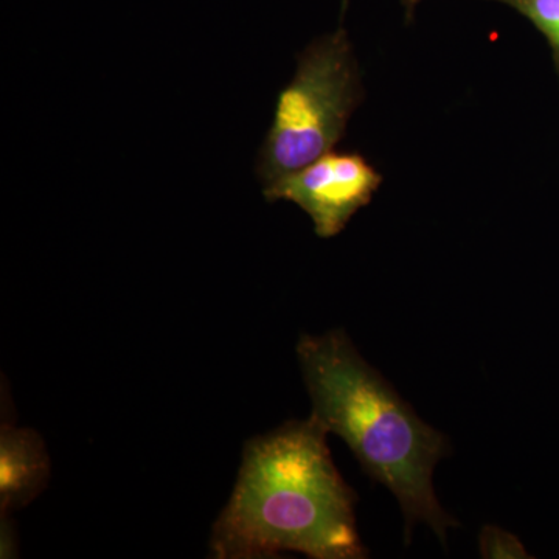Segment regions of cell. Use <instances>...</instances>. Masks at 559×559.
Segmentation results:
<instances>
[{
	"label": "cell",
	"instance_id": "1",
	"mask_svg": "<svg viewBox=\"0 0 559 559\" xmlns=\"http://www.w3.org/2000/svg\"><path fill=\"white\" fill-rule=\"evenodd\" d=\"M326 433L310 417L248 441L229 503L213 525V557H369L356 525L358 496L334 465Z\"/></svg>",
	"mask_w": 559,
	"mask_h": 559
},
{
	"label": "cell",
	"instance_id": "2",
	"mask_svg": "<svg viewBox=\"0 0 559 559\" xmlns=\"http://www.w3.org/2000/svg\"><path fill=\"white\" fill-rule=\"evenodd\" d=\"M297 358L312 403L311 417L347 443L371 480L395 496L406 520L425 522L441 543L459 522L433 489V469L450 455L447 436L415 414L407 401L359 355L347 333L304 334Z\"/></svg>",
	"mask_w": 559,
	"mask_h": 559
},
{
	"label": "cell",
	"instance_id": "3",
	"mask_svg": "<svg viewBox=\"0 0 559 559\" xmlns=\"http://www.w3.org/2000/svg\"><path fill=\"white\" fill-rule=\"evenodd\" d=\"M362 100L359 66L347 32L340 28L312 40L297 57L293 80L280 91L261 143L255 175L263 187L333 150Z\"/></svg>",
	"mask_w": 559,
	"mask_h": 559
},
{
	"label": "cell",
	"instance_id": "4",
	"mask_svg": "<svg viewBox=\"0 0 559 559\" xmlns=\"http://www.w3.org/2000/svg\"><path fill=\"white\" fill-rule=\"evenodd\" d=\"M381 183L382 175L358 151H329L299 171L264 186L263 194L271 204L299 205L318 237L333 238L370 204Z\"/></svg>",
	"mask_w": 559,
	"mask_h": 559
},
{
	"label": "cell",
	"instance_id": "5",
	"mask_svg": "<svg viewBox=\"0 0 559 559\" xmlns=\"http://www.w3.org/2000/svg\"><path fill=\"white\" fill-rule=\"evenodd\" d=\"M46 447L32 429L2 425L0 432V510L31 503L49 481Z\"/></svg>",
	"mask_w": 559,
	"mask_h": 559
},
{
	"label": "cell",
	"instance_id": "6",
	"mask_svg": "<svg viewBox=\"0 0 559 559\" xmlns=\"http://www.w3.org/2000/svg\"><path fill=\"white\" fill-rule=\"evenodd\" d=\"M532 22L547 39L559 79V0H495Z\"/></svg>",
	"mask_w": 559,
	"mask_h": 559
},
{
	"label": "cell",
	"instance_id": "7",
	"mask_svg": "<svg viewBox=\"0 0 559 559\" xmlns=\"http://www.w3.org/2000/svg\"><path fill=\"white\" fill-rule=\"evenodd\" d=\"M481 558L527 559L532 558L518 536L496 525H485L479 536Z\"/></svg>",
	"mask_w": 559,
	"mask_h": 559
},
{
	"label": "cell",
	"instance_id": "8",
	"mask_svg": "<svg viewBox=\"0 0 559 559\" xmlns=\"http://www.w3.org/2000/svg\"><path fill=\"white\" fill-rule=\"evenodd\" d=\"M2 549H0V557L2 558H14L16 557V538H14L13 528H11L10 521H5V516H2Z\"/></svg>",
	"mask_w": 559,
	"mask_h": 559
},
{
	"label": "cell",
	"instance_id": "9",
	"mask_svg": "<svg viewBox=\"0 0 559 559\" xmlns=\"http://www.w3.org/2000/svg\"><path fill=\"white\" fill-rule=\"evenodd\" d=\"M418 2L419 0H403L404 7L407 9V17H409V20L412 14H414L415 5H417ZM347 5L348 0H342V14H344L345 10H347Z\"/></svg>",
	"mask_w": 559,
	"mask_h": 559
}]
</instances>
